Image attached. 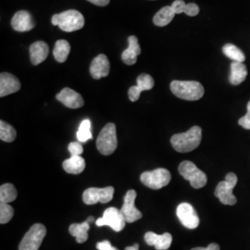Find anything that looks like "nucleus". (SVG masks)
I'll list each match as a JSON object with an SVG mask.
<instances>
[{"label": "nucleus", "instance_id": "1", "mask_svg": "<svg viewBox=\"0 0 250 250\" xmlns=\"http://www.w3.org/2000/svg\"><path fill=\"white\" fill-rule=\"evenodd\" d=\"M202 140V129L199 126H194L188 132L176 134L170 138L172 147L180 153L193 151L198 147Z\"/></svg>", "mask_w": 250, "mask_h": 250}, {"label": "nucleus", "instance_id": "2", "mask_svg": "<svg viewBox=\"0 0 250 250\" xmlns=\"http://www.w3.org/2000/svg\"><path fill=\"white\" fill-rule=\"evenodd\" d=\"M170 90L177 98L188 101H196L204 96L203 85L196 81H172Z\"/></svg>", "mask_w": 250, "mask_h": 250}, {"label": "nucleus", "instance_id": "3", "mask_svg": "<svg viewBox=\"0 0 250 250\" xmlns=\"http://www.w3.org/2000/svg\"><path fill=\"white\" fill-rule=\"evenodd\" d=\"M51 22L55 26L60 27L64 32L71 33L81 30L84 25V18L78 10L69 9L60 14H54Z\"/></svg>", "mask_w": 250, "mask_h": 250}, {"label": "nucleus", "instance_id": "4", "mask_svg": "<svg viewBox=\"0 0 250 250\" xmlns=\"http://www.w3.org/2000/svg\"><path fill=\"white\" fill-rule=\"evenodd\" d=\"M117 141L116 125L107 124L101 130L97 139V147L102 155L108 156L116 150Z\"/></svg>", "mask_w": 250, "mask_h": 250}, {"label": "nucleus", "instance_id": "5", "mask_svg": "<svg viewBox=\"0 0 250 250\" xmlns=\"http://www.w3.org/2000/svg\"><path fill=\"white\" fill-rule=\"evenodd\" d=\"M237 184V176L233 172H229L225 180L220 182L215 189V197H218L219 200L224 205H235L237 202L236 197L233 196L232 190Z\"/></svg>", "mask_w": 250, "mask_h": 250}, {"label": "nucleus", "instance_id": "6", "mask_svg": "<svg viewBox=\"0 0 250 250\" xmlns=\"http://www.w3.org/2000/svg\"><path fill=\"white\" fill-rule=\"evenodd\" d=\"M179 173L190 182L191 187L199 189L204 188L207 185L208 178L204 171L199 170L197 166L191 161H183L179 165Z\"/></svg>", "mask_w": 250, "mask_h": 250}, {"label": "nucleus", "instance_id": "7", "mask_svg": "<svg viewBox=\"0 0 250 250\" xmlns=\"http://www.w3.org/2000/svg\"><path fill=\"white\" fill-rule=\"evenodd\" d=\"M171 175L167 169L159 168L151 171H145L140 175V181L144 186L158 190L170 184Z\"/></svg>", "mask_w": 250, "mask_h": 250}, {"label": "nucleus", "instance_id": "8", "mask_svg": "<svg viewBox=\"0 0 250 250\" xmlns=\"http://www.w3.org/2000/svg\"><path fill=\"white\" fill-rule=\"evenodd\" d=\"M46 234L43 224H34L19 245V250H38Z\"/></svg>", "mask_w": 250, "mask_h": 250}, {"label": "nucleus", "instance_id": "9", "mask_svg": "<svg viewBox=\"0 0 250 250\" xmlns=\"http://www.w3.org/2000/svg\"><path fill=\"white\" fill-rule=\"evenodd\" d=\"M97 226H109L113 231L115 232H121L125 227L126 221L125 217L122 213L121 209L117 208H107L104 211L103 216L97 220L96 222Z\"/></svg>", "mask_w": 250, "mask_h": 250}, {"label": "nucleus", "instance_id": "10", "mask_svg": "<svg viewBox=\"0 0 250 250\" xmlns=\"http://www.w3.org/2000/svg\"><path fill=\"white\" fill-rule=\"evenodd\" d=\"M114 195V188L107 187L105 188H91L86 189L83 194V200L86 205H95L97 203H107L111 201Z\"/></svg>", "mask_w": 250, "mask_h": 250}, {"label": "nucleus", "instance_id": "11", "mask_svg": "<svg viewBox=\"0 0 250 250\" xmlns=\"http://www.w3.org/2000/svg\"><path fill=\"white\" fill-rule=\"evenodd\" d=\"M179 221L188 229H196L199 225V218L193 206L189 203H181L176 208Z\"/></svg>", "mask_w": 250, "mask_h": 250}, {"label": "nucleus", "instance_id": "12", "mask_svg": "<svg viewBox=\"0 0 250 250\" xmlns=\"http://www.w3.org/2000/svg\"><path fill=\"white\" fill-rule=\"evenodd\" d=\"M136 192L134 190H129L127 191L125 197V202L123 208H121V211L125 217L126 223L132 224L142 218V213L140 210L137 209V208L134 205V201L136 198Z\"/></svg>", "mask_w": 250, "mask_h": 250}, {"label": "nucleus", "instance_id": "13", "mask_svg": "<svg viewBox=\"0 0 250 250\" xmlns=\"http://www.w3.org/2000/svg\"><path fill=\"white\" fill-rule=\"evenodd\" d=\"M137 84L130 87V89L128 91V96L131 101L135 102L137 101L140 95L143 91H147L150 90L154 87V79L152 78L149 74L146 73H142L137 77Z\"/></svg>", "mask_w": 250, "mask_h": 250}, {"label": "nucleus", "instance_id": "14", "mask_svg": "<svg viewBox=\"0 0 250 250\" xmlns=\"http://www.w3.org/2000/svg\"><path fill=\"white\" fill-rule=\"evenodd\" d=\"M109 69L110 66L107 56L104 54H100L91 62L90 73L94 79L99 80L103 77H107L109 73Z\"/></svg>", "mask_w": 250, "mask_h": 250}, {"label": "nucleus", "instance_id": "15", "mask_svg": "<svg viewBox=\"0 0 250 250\" xmlns=\"http://www.w3.org/2000/svg\"><path fill=\"white\" fill-rule=\"evenodd\" d=\"M56 99L62 102L64 106L70 108H79L83 106L84 102L79 93L71 88H63L57 96Z\"/></svg>", "mask_w": 250, "mask_h": 250}, {"label": "nucleus", "instance_id": "16", "mask_svg": "<svg viewBox=\"0 0 250 250\" xmlns=\"http://www.w3.org/2000/svg\"><path fill=\"white\" fill-rule=\"evenodd\" d=\"M21 89V83L16 76L9 72L0 74V97L4 98Z\"/></svg>", "mask_w": 250, "mask_h": 250}, {"label": "nucleus", "instance_id": "17", "mask_svg": "<svg viewBox=\"0 0 250 250\" xmlns=\"http://www.w3.org/2000/svg\"><path fill=\"white\" fill-rule=\"evenodd\" d=\"M11 26L17 32H28L35 27L34 20L26 10H20L11 20Z\"/></svg>", "mask_w": 250, "mask_h": 250}, {"label": "nucleus", "instance_id": "18", "mask_svg": "<svg viewBox=\"0 0 250 250\" xmlns=\"http://www.w3.org/2000/svg\"><path fill=\"white\" fill-rule=\"evenodd\" d=\"M145 241L148 246H154L157 250H168L172 242V236L169 232L160 235L155 232H147L145 234Z\"/></svg>", "mask_w": 250, "mask_h": 250}, {"label": "nucleus", "instance_id": "19", "mask_svg": "<svg viewBox=\"0 0 250 250\" xmlns=\"http://www.w3.org/2000/svg\"><path fill=\"white\" fill-rule=\"evenodd\" d=\"M128 42L129 46L122 54V60L126 65H134L137 61L138 55L141 54V47L136 36H129Z\"/></svg>", "mask_w": 250, "mask_h": 250}, {"label": "nucleus", "instance_id": "20", "mask_svg": "<svg viewBox=\"0 0 250 250\" xmlns=\"http://www.w3.org/2000/svg\"><path fill=\"white\" fill-rule=\"evenodd\" d=\"M49 53V47L44 41H37L30 46L31 62L35 66L45 62Z\"/></svg>", "mask_w": 250, "mask_h": 250}, {"label": "nucleus", "instance_id": "21", "mask_svg": "<svg viewBox=\"0 0 250 250\" xmlns=\"http://www.w3.org/2000/svg\"><path fill=\"white\" fill-rule=\"evenodd\" d=\"M63 169L71 174H80L85 169V161L81 156H72L62 163Z\"/></svg>", "mask_w": 250, "mask_h": 250}, {"label": "nucleus", "instance_id": "22", "mask_svg": "<svg viewBox=\"0 0 250 250\" xmlns=\"http://www.w3.org/2000/svg\"><path fill=\"white\" fill-rule=\"evenodd\" d=\"M248 75V70L243 62H233L231 64V74L229 81L232 85H238L246 80Z\"/></svg>", "mask_w": 250, "mask_h": 250}, {"label": "nucleus", "instance_id": "23", "mask_svg": "<svg viewBox=\"0 0 250 250\" xmlns=\"http://www.w3.org/2000/svg\"><path fill=\"white\" fill-rule=\"evenodd\" d=\"M174 16H175V13L171 8V6H166L157 12V14L153 18V22L157 26H166L172 21Z\"/></svg>", "mask_w": 250, "mask_h": 250}, {"label": "nucleus", "instance_id": "24", "mask_svg": "<svg viewBox=\"0 0 250 250\" xmlns=\"http://www.w3.org/2000/svg\"><path fill=\"white\" fill-rule=\"evenodd\" d=\"M89 228V224L87 222H84L83 224H72L69 228V232L72 236L76 238L77 243L83 244L88 239Z\"/></svg>", "mask_w": 250, "mask_h": 250}, {"label": "nucleus", "instance_id": "25", "mask_svg": "<svg viewBox=\"0 0 250 250\" xmlns=\"http://www.w3.org/2000/svg\"><path fill=\"white\" fill-rule=\"evenodd\" d=\"M71 51V45L66 40H58L54 46L53 55L58 62H65Z\"/></svg>", "mask_w": 250, "mask_h": 250}, {"label": "nucleus", "instance_id": "26", "mask_svg": "<svg viewBox=\"0 0 250 250\" xmlns=\"http://www.w3.org/2000/svg\"><path fill=\"white\" fill-rule=\"evenodd\" d=\"M18 196L17 190L12 184H4L0 188V203H7L14 201Z\"/></svg>", "mask_w": 250, "mask_h": 250}, {"label": "nucleus", "instance_id": "27", "mask_svg": "<svg viewBox=\"0 0 250 250\" xmlns=\"http://www.w3.org/2000/svg\"><path fill=\"white\" fill-rule=\"evenodd\" d=\"M224 55L235 62H244L246 61V56L236 45L232 44H226L223 47Z\"/></svg>", "mask_w": 250, "mask_h": 250}, {"label": "nucleus", "instance_id": "28", "mask_svg": "<svg viewBox=\"0 0 250 250\" xmlns=\"http://www.w3.org/2000/svg\"><path fill=\"white\" fill-rule=\"evenodd\" d=\"M16 130L4 121L0 122V139L4 142H13L16 139Z\"/></svg>", "mask_w": 250, "mask_h": 250}, {"label": "nucleus", "instance_id": "29", "mask_svg": "<svg viewBox=\"0 0 250 250\" xmlns=\"http://www.w3.org/2000/svg\"><path fill=\"white\" fill-rule=\"evenodd\" d=\"M77 139L80 143H85L90 139L93 138V134L91 133V122L88 119L83 120L81 123L78 132H77Z\"/></svg>", "mask_w": 250, "mask_h": 250}, {"label": "nucleus", "instance_id": "30", "mask_svg": "<svg viewBox=\"0 0 250 250\" xmlns=\"http://www.w3.org/2000/svg\"><path fill=\"white\" fill-rule=\"evenodd\" d=\"M13 215L14 209L11 206L7 203H0V224H8Z\"/></svg>", "mask_w": 250, "mask_h": 250}, {"label": "nucleus", "instance_id": "31", "mask_svg": "<svg viewBox=\"0 0 250 250\" xmlns=\"http://www.w3.org/2000/svg\"><path fill=\"white\" fill-rule=\"evenodd\" d=\"M68 149L72 156H81L83 152V146L80 142H72L69 145Z\"/></svg>", "mask_w": 250, "mask_h": 250}, {"label": "nucleus", "instance_id": "32", "mask_svg": "<svg viewBox=\"0 0 250 250\" xmlns=\"http://www.w3.org/2000/svg\"><path fill=\"white\" fill-rule=\"evenodd\" d=\"M184 13H186L187 15L190 16V17L197 16V14L199 13V7L197 6V4H195V3H189V4H187Z\"/></svg>", "mask_w": 250, "mask_h": 250}, {"label": "nucleus", "instance_id": "33", "mask_svg": "<svg viewBox=\"0 0 250 250\" xmlns=\"http://www.w3.org/2000/svg\"><path fill=\"white\" fill-rule=\"evenodd\" d=\"M186 2L183 0H175L173 1V3L171 4V8L173 9L175 14H181L183 12H185V9H186Z\"/></svg>", "mask_w": 250, "mask_h": 250}, {"label": "nucleus", "instance_id": "34", "mask_svg": "<svg viewBox=\"0 0 250 250\" xmlns=\"http://www.w3.org/2000/svg\"><path fill=\"white\" fill-rule=\"evenodd\" d=\"M238 124L243 128L247 129V130H250V101L248 104V112L247 114L244 117H242L241 119H239Z\"/></svg>", "mask_w": 250, "mask_h": 250}, {"label": "nucleus", "instance_id": "35", "mask_svg": "<svg viewBox=\"0 0 250 250\" xmlns=\"http://www.w3.org/2000/svg\"><path fill=\"white\" fill-rule=\"evenodd\" d=\"M97 249L99 250H117L116 248L112 247L110 242L107 241V240H104V241L98 243L97 244Z\"/></svg>", "mask_w": 250, "mask_h": 250}, {"label": "nucleus", "instance_id": "36", "mask_svg": "<svg viewBox=\"0 0 250 250\" xmlns=\"http://www.w3.org/2000/svg\"><path fill=\"white\" fill-rule=\"evenodd\" d=\"M191 250H220V246L216 243H211L207 248H195Z\"/></svg>", "mask_w": 250, "mask_h": 250}, {"label": "nucleus", "instance_id": "37", "mask_svg": "<svg viewBox=\"0 0 250 250\" xmlns=\"http://www.w3.org/2000/svg\"><path fill=\"white\" fill-rule=\"evenodd\" d=\"M87 1H89L91 3H93L94 5H97L99 7H105L109 3L110 0H87Z\"/></svg>", "mask_w": 250, "mask_h": 250}, {"label": "nucleus", "instance_id": "38", "mask_svg": "<svg viewBox=\"0 0 250 250\" xmlns=\"http://www.w3.org/2000/svg\"><path fill=\"white\" fill-rule=\"evenodd\" d=\"M125 250H139V245L138 244H134L132 247H127Z\"/></svg>", "mask_w": 250, "mask_h": 250}, {"label": "nucleus", "instance_id": "39", "mask_svg": "<svg viewBox=\"0 0 250 250\" xmlns=\"http://www.w3.org/2000/svg\"><path fill=\"white\" fill-rule=\"evenodd\" d=\"M94 220H95V219H94V217H92V216H91V217H88V219H87V221H86V222H87L88 224H90V223H93V222H94Z\"/></svg>", "mask_w": 250, "mask_h": 250}]
</instances>
